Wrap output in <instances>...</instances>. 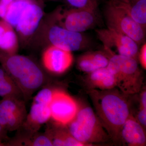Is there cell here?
I'll list each match as a JSON object with an SVG mask.
<instances>
[{"instance_id": "3957f363", "label": "cell", "mask_w": 146, "mask_h": 146, "mask_svg": "<svg viewBox=\"0 0 146 146\" xmlns=\"http://www.w3.org/2000/svg\"><path fill=\"white\" fill-rule=\"evenodd\" d=\"M67 125L71 135L86 146L111 141L96 112L89 106L79 107L75 117Z\"/></svg>"}, {"instance_id": "5b68a950", "label": "cell", "mask_w": 146, "mask_h": 146, "mask_svg": "<svg viewBox=\"0 0 146 146\" xmlns=\"http://www.w3.org/2000/svg\"><path fill=\"white\" fill-rule=\"evenodd\" d=\"M105 15L108 28L129 36L139 46L144 43L145 29L122 9L113 5L110 1L106 8Z\"/></svg>"}, {"instance_id": "5bb4252c", "label": "cell", "mask_w": 146, "mask_h": 146, "mask_svg": "<svg viewBox=\"0 0 146 146\" xmlns=\"http://www.w3.org/2000/svg\"><path fill=\"white\" fill-rule=\"evenodd\" d=\"M109 59V55L101 51L87 52L78 57L77 67L80 70L88 74L107 67Z\"/></svg>"}, {"instance_id": "ba28073f", "label": "cell", "mask_w": 146, "mask_h": 146, "mask_svg": "<svg viewBox=\"0 0 146 146\" xmlns=\"http://www.w3.org/2000/svg\"><path fill=\"white\" fill-rule=\"evenodd\" d=\"M96 32L107 51L114 48L118 54L138 60L139 46L130 37L108 28L97 29Z\"/></svg>"}, {"instance_id": "4dcf8cb0", "label": "cell", "mask_w": 146, "mask_h": 146, "mask_svg": "<svg viewBox=\"0 0 146 146\" xmlns=\"http://www.w3.org/2000/svg\"><path fill=\"white\" fill-rule=\"evenodd\" d=\"M5 144L2 143V141L0 140V146H4Z\"/></svg>"}, {"instance_id": "277c9868", "label": "cell", "mask_w": 146, "mask_h": 146, "mask_svg": "<svg viewBox=\"0 0 146 146\" xmlns=\"http://www.w3.org/2000/svg\"><path fill=\"white\" fill-rule=\"evenodd\" d=\"M109 53V61L107 67L115 76L119 90L127 96L141 92L143 84V76L138 60Z\"/></svg>"}, {"instance_id": "52a82bcc", "label": "cell", "mask_w": 146, "mask_h": 146, "mask_svg": "<svg viewBox=\"0 0 146 146\" xmlns=\"http://www.w3.org/2000/svg\"><path fill=\"white\" fill-rule=\"evenodd\" d=\"M54 18L59 25L80 33L94 28L98 21L96 11L74 8L63 12L58 11Z\"/></svg>"}, {"instance_id": "9a60e30c", "label": "cell", "mask_w": 146, "mask_h": 146, "mask_svg": "<svg viewBox=\"0 0 146 146\" xmlns=\"http://www.w3.org/2000/svg\"><path fill=\"white\" fill-rule=\"evenodd\" d=\"M110 2L146 29V0H111Z\"/></svg>"}, {"instance_id": "7402d4cb", "label": "cell", "mask_w": 146, "mask_h": 146, "mask_svg": "<svg viewBox=\"0 0 146 146\" xmlns=\"http://www.w3.org/2000/svg\"><path fill=\"white\" fill-rule=\"evenodd\" d=\"M74 8L88 9L96 11L97 8L96 0H66Z\"/></svg>"}, {"instance_id": "d6986e66", "label": "cell", "mask_w": 146, "mask_h": 146, "mask_svg": "<svg viewBox=\"0 0 146 146\" xmlns=\"http://www.w3.org/2000/svg\"><path fill=\"white\" fill-rule=\"evenodd\" d=\"M50 118V105L33 102L28 116L29 121L39 125L47 122Z\"/></svg>"}, {"instance_id": "e0dca14e", "label": "cell", "mask_w": 146, "mask_h": 146, "mask_svg": "<svg viewBox=\"0 0 146 146\" xmlns=\"http://www.w3.org/2000/svg\"><path fill=\"white\" fill-rule=\"evenodd\" d=\"M18 49V36L13 27L5 20H1L0 51L11 55L16 54Z\"/></svg>"}, {"instance_id": "cb8c5ba5", "label": "cell", "mask_w": 146, "mask_h": 146, "mask_svg": "<svg viewBox=\"0 0 146 146\" xmlns=\"http://www.w3.org/2000/svg\"><path fill=\"white\" fill-rule=\"evenodd\" d=\"M31 145L34 146H53L51 137L45 135L37 136L32 142Z\"/></svg>"}, {"instance_id": "2e32d148", "label": "cell", "mask_w": 146, "mask_h": 146, "mask_svg": "<svg viewBox=\"0 0 146 146\" xmlns=\"http://www.w3.org/2000/svg\"><path fill=\"white\" fill-rule=\"evenodd\" d=\"M87 74L85 80L90 89L109 90L117 87L115 76L107 67Z\"/></svg>"}, {"instance_id": "6da1fadb", "label": "cell", "mask_w": 146, "mask_h": 146, "mask_svg": "<svg viewBox=\"0 0 146 146\" xmlns=\"http://www.w3.org/2000/svg\"><path fill=\"white\" fill-rule=\"evenodd\" d=\"M96 113L111 141L115 143L121 140L120 132L130 115V107L125 94L118 89L88 91Z\"/></svg>"}, {"instance_id": "8fae6325", "label": "cell", "mask_w": 146, "mask_h": 146, "mask_svg": "<svg viewBox=\"0 0 146 146\" xmlns=\"http://www.w3.org/2000/svg\"><path fill=\"white\" fill-rule=\"evenodd\" d=\"M42 60L47 70L54 74H61L70 68L74 57L71 52L50 45L44 51Z\"/></svg>"}, {"instance_id": "484cf974", "label": "cell", "mask_w": 146, "mask_h": 146, "mask_svg": "<svg viewBox=\"0 0 146 146\" xmlns=\"http://www.w3.org/2000/svg\"><path fill=\"white\" fill-rule=\"evenodd\" d=\"M138 122L143 127L146 128V109L140 107V109L136 118Z\"/></svg>"}, {"instance_id": "f546056e", "label": "cell", "mask_w": 146, "mask_h": 146, "mask_svg": "<svg viewBox=\"0 0 146 146\" xmlns=\"http://www.w3.org/2000/svg\"><path fill=\"white\" fill-rule=\"evenodd\" d=\"M14 1L15 0H0V2L8 7V6Z\"/></svg>"}, {"instance_id": "ffe728a7", "label": "cell", "mask_w": 146, "mask_h": 146, "mask_svg": "<svg viewBox=\"0 0 146 146\" xmlns=\"http://www.w3.org/2000/svg\"><path fill=\"white\" fill-rule=\"evenodd\" d=\"M31 0H15L7 7L4 20L15 27L22 13Z\"/></svg>"}, {"instance_id": "ac0fdd59", "label": "cell", "mask_w": 146, "mask_h": 146, "mask_svg": "<svg viewBox=\"0 0 146 146\" xmlns=\"http://www.w3.org/2000/svg\"><path fill=\"white\" fill-rule=\"evenodd\" d=\"M22 96L23 94L13 79L3 67L0 68V97L21 99Z\"/></svg>"}, {"instance_id": "7a4b0ae2", "label": "cell", "mask_w": 146, "mask_h": 146, "mask_svg": "<svg viewBox=\"0 0 146 146\" xmlns=\"http://www.w3.org/2000/svg\"><path fill=\"white\" fill-rule=\"evenodd\" d=\"M0 62L23 96H29L44 83V76L42 70L26 56L16 54L9 55L0 52Z\"/></svg>"}, {"instance_id": "603a6c76", "label": "cell", "mask_w": 146, "mask_h": 146, "mask_svg": "<svg viewBox=\"0 0 146 146\" xmlns=\"http://www.w3.org/2000/svg\"><path fill=\"white\" fill-rule=\"evenodd\" d=\"M53 91L48 88L40 90L35 97L33 102L50 105L52 99Z\"/></svg>"}, {"instance_id": "f1b7e54d", "label": "cell", "mask_w": 146, "mask_h": 146, "mask_svg": "<svg viewBox=\"0 0 146 146\" xmlns=\"http://www.w3.org/2000/svg\"><path fill=\"white\" fill-rule=\"evenodd\" d=\"M7 131L0 124V140L2 141L3 140L7 138Z\"/></svg>"}, {"instance_id": "8992f818", "label": "cell", "mask_w": 146, "mask_h": 146, "mask_svg": "<svg viewBox=\"0 0 146 146\" xmlns=\"http://www.w3.org/2000/svg\"><path fill=\"white\" fill-rule=\"evenodd\" d=\"M48 29L47 36L50 45L72 52L86 49L91 46L92 41L83 33L68 30L59 25L54 20Z\"/></svg>"}, {"instance_id": "83f0119b", "label": "cell", "mask_w": 146, "mask_h": 146, "mask_svg": "<svg viewBox=\"0 0 146 146\" xmlns=\"http://www.w3.org/2000/svg\"><path fill=\"white\" fill-rule=\"evenodd\" d=\"M7 7L4 5L0 2V18L4 20L7 11Z\"/></svg>"}, {"instance_id": "7c38bea8", "label": "cell", "mask_w": 146, "mask_h": 146, "mask_svg": "<svg viewBox=\"0 0 146 146\" xmlns=\"http://www.w3.org/2000/svg\"><path fill=\"white\" fill-rule=\"evenodd\" d=\"M44 16L42 7L33 2H30L22 13L15 27L20 37L27 39L32 36L38 28Z\"/></svg>"}, {"instance_id": "4316f807", "label": "cell", "mask_w": 146, "mask_h": 146, "mask_svg": "<svg viewBox=\"0 0 146 146\" xmlns=\"http://www.w3.org/2000/svg\"><path fill=\"white\" fill-rule=\"evenodd\" d=\"M141 107L146 109V90L142 91L140 98Z\"/></svg>"}, {"instance_id": "d4e9b609", "label": "cell", "mask_w": 146, "mask_h": 146, "mask_svg": "<svg viewBox=\"0 0 146 146\" xmlns=\"http://www.w3.org/2000/svg\"><path fill=\"white\" fill-rule=\"evenodd\" d=\"M138 60L141 63V66L145 70L146 69V44L144 43L141 49L139 50Z\"/></svg>"}, {"instance_id": "4fadbf2b", "label": "cell", "mask_w": 146, "mask_h": 146, "mask_svg": "<svg viewBox=\"0 0 146 146\" xmlns=\"http://www.w3.org/2000/svg\"><path fill=\"white\" fill-rule=\"evenodd\" d=\"M120 138L129 146L146 145L145 129L131 114L122 127L120 132Z\"/></svg>"}, {"instance_id": "9c48e42d", "label": "cell", "mask_w": 146, "mask_h": 146, "mask_svg": "<svg viewBox=\"0 0 146 146\" xmlns=\"http://www.w3.org/2000/svg\"><path fill=\"white\" fill-rule=\"evenodd\" d=\"M51 118L63 125H67L75 117L79 106L75 100L64 91H53L50 104Z\"/></svg>"}, {"instance_id": "44dd1931", "label": "cell", "mask_w": 146, "mask_h": 146, "mask_svg": "<svg viewBox=\"0 0 146 146\" xmlns=\"http://www.w3.org/2000/svg\"><path fill=\"white\" fill-rule=\"evenodd\" d=\"M53 146H84L86 145L74 138L68 130H59L56 131L51 137Z\"/></svg>"}, {"instance_id": "30bf717a", "label": "cell", "mask_w": 146, "mask_h": 146, "mask_svg": "<svg viewBox=\"0 0 146 146\" xmlns=\"http://www.w3.org/2000/svg\"><path fill=\"white\" fill-rule=\"evenodd\" d=\"M26 116L25 106L21 99L5 98L0 100V124L6 130L17 129Z\"/></svg>"}]
</instances>
